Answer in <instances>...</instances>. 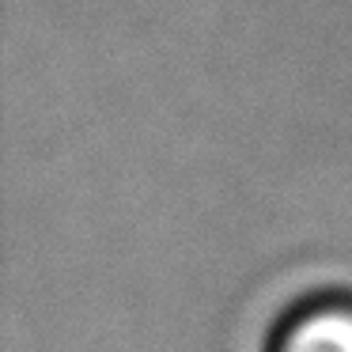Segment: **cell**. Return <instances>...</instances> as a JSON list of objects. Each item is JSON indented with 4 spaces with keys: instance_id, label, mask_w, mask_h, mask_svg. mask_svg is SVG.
<instances>
[{
    "instance_id": "1",
    "label": "cell",
    "mask_w": 352,
    "mask_h": 352,
    "mask_svg": "<svg viewBox=\"0 0 352 352\" xmlns=\"http://www.w3.org/2000/svg\"><path fill=\"white\" fill-rule=\"evenodd\" d=\"M265 352H352V296H318L288 311Z\"/></svg>"
}]
</instances>
